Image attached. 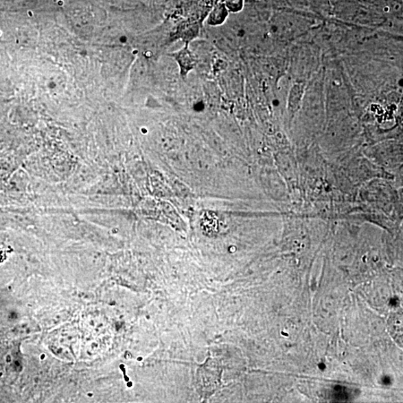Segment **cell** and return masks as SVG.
<instances>
[{"mask_svg": "<svg viewBox=\"0 0 403 403\" xmlns=\"http://www.w3.org/2000/svg\"><path fill=\"white\" fill-rule=\"evenodd\" d=\"M204 108V105L203 104V102H199V104H197L196 105H195V110L196 111H202Z\"/></svg>", "mask_w": 403, "mask_h": 403, "instance_id": "cell-4", "label": "cell"}, {"mask_svg": "<svg viewBox=\"0 0 403 403\" xmlns=\"http://www.w3.org/2000/svg\"><path fill=\"white\" fill-rule=\"evenodd\" d=\"M225 6L231 12H238L242 10L244 0H226Z\"/></svg>", "mask_w": 403, "mask_h": 403, "instance_id": "cell-3", "label": "cell"}, {"mask_svg": "<svg viewBox=\"0 0 403 403\" xmlns=\"http://www.w3.org/2000/svg\"><path fill=\"white\" fill-rule=\"evenodd\" d=\"M228 15V10L224 4L217 6L210 14L209 23L219 25L224 22Z\"/></svg>", "mask_w": 403, "mask_h": 403, "instance_id": "cell-1", "label": "cell"}, {"mask_svg": "<svg viewBox=\"0 0 403 403\" xmlns=\"http://www.w3.org/2000/svg\"><path fill=\"white\" fill-rule=\"evenodd\" d=\"M184 52L176 54V59L182 67H184L185 73L194 67V60L190 52L183 50Z\"/></svg>", "mask_w": 403, "mask_h": 403, "instance_id": "cell-2", "label": "cell"}]
</instances>
